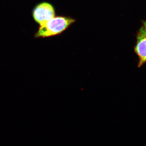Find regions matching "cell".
<instances>
[{"label":"cell","mask_w":146,"mask_h":146,"mask_svg":"<svg viewBox=\"0 0 146 146\" xmlns=\"http://www.w3.org/2000/svg\"><path fill=\"white\" fill-rule=\"evenodd\" d=\"M75 22L72 18L54 17L39 28L35 37H46L60 34Z\"/></svg>","instance_id":"cell-1"},{"label":"cell","mask_w":146,"mask_h":146,"mask_svg":"<svg viewBox=\"0 0 146 146\" xmlns=\"http://www.w3.org/2000/svg\"><path fill=\"white\" fill-rule=\"evenodd\" d=\"M54 9L51 5L48 3L40 4L36 7L33 12L35 20L41 26L54 18Z\"/></svg>","instance_id":"cell-2"},{"label":"cell","mask_w":146,"mask_h":146,"mask_svg":"<svg viewBox=\"0 0 146 146\" xmlns=\"http://www.w3.org/2000/svg\"><path fill=\"white\" fill-rule=\"evenodd\" d=\"M135 51L139 58V66L146 61V33L141 30L138 35Z\"/></svg>","instance_id":"cell-3"},{"label":"cell","mask_w":146,"mask_h":146,"mask_svg":"<svg viewBox=\"0 0 146 146\" xmlns=\"http://www.w3.org/2000/svg\"><path fill=\"white\" fill-rule=\"evenodd\" d=\"M143 29L144 31L146 33V23L145 24L144 27L143 28V29Z\"/></svg>","instance_id":"cell-4"}]
</instances>
